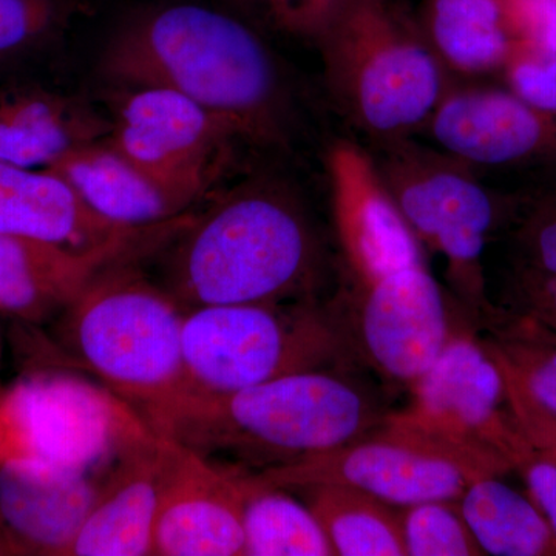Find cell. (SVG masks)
<instances>
[{
	"label": "cell",
	"mask_w": 556,
	"mask_h": 556,
	"mask_svg": "<svg viewBox=\"0 0 556 556\" xmlns=\"http://www.w3.org/2000/svg\"><path fill=\"white\" fill-rule=\"evenodd\" d=\"M104 477L0 455V529L11 555L67 556Z\"/></svg>",
	"instance_id": "cell-17"
},
{
	"label": "cell",
	"mask_w": 556,
	"mask_h": 556,
	"mask_svg": "<svg viewBox=\"0 0 556 556\" xmlns=\"http://www.w3.org/2000/svg\"><path fill=\"white\" fill-rule=\"evenodd\" d=\"M525 478L529 496L543 511L556 535V466L533 453L518 468Z\"/></svg>",
	"instance_id": "cell-35"
},
{
	"label": "cell",
	"mask_w": 556,
	"mask_h": 556,
	"mask_svg": "<svg viewBox=\"0 0 556 556\" xmlns=\"http://www.w3.org/2000/svg\"><path fill=\"white\" fill-rule=\"evenodd\" d=\"M101 72L121 89L177 91L243 144L285 148L291 102L268 46L223 11L175 3L131 16L113 33Z\"/></svg>",
	"instance_id": "cell-1"
},
{
	"label": "cell",
	"mask_w": 556,
	"mask_h": 556,
	"mask_svg": "<svg viewBox=\"0 0 556 556\" xmlns=\"http://www.w3.org/2000/svg\"><path fill=\"white\" fill-rule=\"evenodd\" d=\"M181 219L142 239L79 251L27 237L0 236V313L30 327L50 325L110 263L160 248Z\"/></svg>",
	"instance_id": "cell-16"
},
{
	"label": "cell",
	"mask_w": 556,
	"mask_h": 556,
	"mask_svg": "<svg viewBox=\"0 0 556 556\" xmlns=\"http://www.w3.org/2000/svg\"><path fill=\"white\" fill-rule=\"evenodd\" d=\"M525 50L556 54V0H504Z\"/></svg>",
	"instance_id": "cell-33"
},
{
	"label": "cell",
	"mask_w": 556,
	"mask_h": 556,
	"mask_svg": "<svg viewBox=\"0 0 556 556\" xmlns=\"http://www.w3.org/2000/svg\"><path fill=\"white\" fill-rule=\"evenodd\" d=\"M47 169L67 181L94 214L118 228H160L189 215L185 200L105 138L70 150Z\"/></svg>",
	"instance_id": "cell-20"
},
{
	"label": "cell",
	"mask_w": 556,
	"mask_h": 556,
	"mask_svg": "<svg viewBox=\"0 0 556 556\" xmlns=\"http://www.w3.org/2000/svg\"><path fill=\"white\" fill-rule=\"evenodd\" d=\"M500 371L506 387L508 408L517 422L519 433L538 456L556 466V413L527 393L514 376L501 368Z\"/></svg>",
	"instance_id": "cell-30"
},
{
	"label": "cell",
	"mask_w": 556,
	"mask_h": 556,
	"mask_svg": "<svg viewBox=\"0 0 556 556\" xmlns=\"http://www.w3.org/2000/svg\"><path fill=\"white\" fill-rule=\"evenodd\" d=\"M110 119L40 89L0 90V163L47 169L70 150L108 137Z\"/></svg>",
	"instance_id": "cell-21"
},
{
	"label": "cell",
	"mask_w": 556,
	"mask_h": 556,
	"mask_svg": "<svg viewBox=\"0 0 556 556\" xmlns=\"http://www.w3.org/2000/svg\"><path fill=\"white\" fill-rule=\"evenodd\" d=\"M67 13V0H0V58L49 35Z\"/></svg>",
	"instance_id": "cell-29"
},
{
	"label": "cell",
	"mask_w": 556,
	"mask_h": 556,
	"mask_svg": "<svg viewBox=\"0 0 556 556\" xmlns=\"http://www.w3.org/2000/svg\"><path fill=\"white\" fill-rule=\"evenodd\" d=\"M161 486V439L131 445L102 479L67 556H153Z\"/></svg>",
	"instance_id": "cell-18"
},
{
	"label": "cell",
	"mask_w": 556,
	"mask_h": 556,
	"mask_svg": "<svg viewBox=\"0 0 556 556\" xmlns=\"http://www.w3.org/2000/svg\"><path fill=\"white\" fill-rule=\"evenodd\" d=\"M457 504L484 555L556 556V535L543 511L501 477L471 482Z\"/></svg>",
	"instance_id": "cell-23"
},
{
	"label": "cell",
	"mask_w": 556,
	"mask_h": 556,
	"mask_svg": "<svg viewBox=\"0 0 556 556\" xmlns=\"http://www.w3.org/2000/svg\"><path fill=\"white\" fill-rule=\"evenodd\" d=\"M152 433L130 404L73 369H35L0 391V455L104 477L131 445Z\"/></svg>",
	"instance_id": "cell-8"
},
{
	"label": "cell",
	"mask_w": 556,
	"mask_h": 556,
	"mask_svg": "<svg viewBox=\"0 0 556 556\" xmlns=\"http://www.w3.org/2000/svg\"><path fill=\"white\" fill-rule=\"evenodd\" d=\"M387 416L368 388L325 369L229 393L179 391L146 420L207 459L262 471L348 444Z\"/></svg>",
	"instance_id": "cell-3"
},
{
	"label": "cell",
	"mask_w": 556,
	"mask_h": 556,
	"mask_svg": "<svg viewBox=\"0 0 556 556\" xmlns=\"http://www.w3.org/2000/svg\"><path fill=\"white\" fill-rule=\"evenodd\" d=\"M241 2L248 3V5H254L255 0H241Z\"/></svg>",
	"instance_id": "cell-38"
},
{
	"label": "cell",
	"mask_w": 556,
	"mask_h": 556,
	"mask_svg": "<svg viewBox=\"0 0 556 556\" xmlns=\"http://www.w3.org/2000/svg\"><path fill=\"white\" fill-rule=\"evenodd\" d=\"M399 511L408 556L484 555L457 501H427Z\"/></svg>",
	"instance_id": "cell-27"
},
{
	"label": "cell",
	"mask_w": 556,
	"mask_h": 556,
	"mask_svg": "<svg viewBox=\"0 0 556 556\" xmlns=\"http://www.w3.org/2000/svg\"><path fill=\"white\" fill-rule=\"evenodd\" d=\"M243 533V556H338L309 507L254 470L244 486Z\"/></svg>",
	"instance_id": "cell-25"
},
{
	"label": "cell",
	"mask_w": 556,
	"mask_h": 556,
	"mask_svg": "<svg viewBox=\"0 0 556 556\" xmlns=\"http://www.w3.org/2000/svg\"><path fill=\"white\" fill-rule=\"evenodd\" d=\"M422 130L471 167L556 164L555 113L511 90L448 89Z\"/></svg>",
	"instance_id": "cell-15"
},
{
	"label": "cell",
	"mask_w": 556,
	"mask_h": 556,
	"mask_svg": "<svg viewBox=\"0 0 556 556\" xmlns=\"http://www.w3.org/2000/svg\"><path fill=\"white\" fill-rule=\"evenodd\" d=\"M508 87L521 100L556 115V54L521 50L504 68Z\"/></svg>",
	"instance_id": "cell-31"
},
{
	"label": "cell",
	"mask_w": 556,
	"mask_h": 556,
	"mask_svg": "<svg viewBox=\"0 0 556 556\" xmlns=\"http://www.w3.org/2000/svg\"><path fill=\"white\" fill-rule=\"evenodd\" d=\"M325 169L346 283H369L427 265L422 243L388 190L371 150L353 139H336Z\"/></svg>",
	"instance_id": "cell-13"
},
{
	"label": "cell",
	"mask_w": 556,
	"mask_h": 556,
	"mask_svg": "<svg viewBox=\"0 0 556 556\" xmlns=\"http://www.w3.org/2000/svg\"><path fill=\"white\" fill-rule=\"evenodd\" d=\"M510 225L517 249L515 265L556 277V189L519 200Z\"/></svg>",
	"instance_id": "cell-28"
},
{
	"label": "cell",
	"mask_w": 556,
	"mask_h": 556,
	"mask_svg": "<svg viewBox=\"0 0 556 556\" xmlns=\"http://www.w3.org/2000/svg\"><path fill=\"white\" fill-rule=\"evenodd\" d=\"M354 358L334 300L204 306L188 311L182 324L189 391L229 393L283 376L340 369Z\"/></svg>",
	"instance_id": "cell-6"
},
{
	"label": "cell",
	"mask_w": 556,
	"mask_h": 556,
	"mask_svg": "<svg viewBox=\"0 0 556 556\" xmlns=\"http://www.w3.org/2000/svg\"><path fill=\"white\" fill-rule=\"evenodd\" d=\"M123 90L113 101L105 139L192 207L217 185L243 142L177 91Z\"/></svg>",
	"instance_id": "cell-11"
},
{
	"label": "cell",
	"mask_w": 556,
	"mask_h": 556,
	"mask_svg": "<svg viewBox=\"0 0 556 556\" xmlns=\"http://www.w3.org/2000/svg\"><path fill=\"white\" fill-rule=\"evenodd\" d=\"M508 308L532 314L556 329V277L514 266L507 280Z\"/></svg>",
	"instance_id": "cell-34"
},
{
	"label": "cell",
	"mask_w": 556,
	"mask_h": 556,
	"mask_svg": "<svg viewBox=\"0 0 556 556\" xmlns=\"http://www.w3.org/2000/svg\"><path fill=\"white\" fill-rule=\"evenodd\" d=\"M294 492L324 527L336 555L407 556L396 506L346 485H306Z\"/></svg>",
	"instance_id": "cell-24"
},
{
	"label": "cell",
	"mask_w": 556,
	"mask_h": 556,
	"mask_svg": "<svg viewBox=\"0 0 556 556\" xmlns=\"http://www.w3.org/2000/svg\"><path fill=\"white\" fill-rule=\"evenodd\" d=\"M131 255L110 263L51 321L54 365L97 379L142 417L185 390L186 311Z\"/></svg>",
	"instance_id": "cell-4"
},
{
	"label": "cell",
	"mask_w": 556,
	"mask_h": 556,
	"mask_svg": "<svg viewBox=\"0 0 556 556\" xmlns=\"http://www.w3.org/2000/svg\"><path fill=\"white\" fill-rule=\"evenodd\" d=\"M340 0H255L270 22L289 35L317 40L334 16Z\"/></svg>",
	"instance_id": "cell-32"
},
{
	"label": "cell",
	"mask_w": 556,
	"mask_h": 556,
	"mask_svg": "<svg viewBox=\"0 0 556 556\" xmlns=\"http://www.w3.org/2000/svg\"><path fill=\"white\" fill-rule=\"evenodd\" d=\"M412 402L387 420L452 450L481 477L518 471L533 455L519 433L503 375L471 327H457L430 368L409 387Z\"/></svg>",
	"instance_id": "cell-9"
},
{
	"label": "cell",
	"mask_w": 556,
	"mask_h": 556,
	"mask_svg": "<svg viewBox=\"0 0 556 556\" xmlns=\"http://www.w3.org/2000/svg\"><path fill=\"white\" fill-rule=\"evenodd\" d=\"M160 283L181 308L324 300L328 255L283 179L254 175L172 236Z\"/></svg>",
	"instance_id": "cell-2"
},
{
	"label": "cell",
	"mask_w": 556,
	"mask_h": 556,
	"mask_svg": "<svg viewBox=\"0 0 556 556\" xmlns=\"http://www.w3.org/2000/svg\"><path fill=\"white\" fill-rule=\"evenodd\" d=\"M2 358H3V340H2V331H0V375H2ZM0 391H2V387H0Z\"/></svg>",
	"instance_id": "cell-37"
},
{
	"label": "cell",
	"mask_w": 556,
	"mask_h": 556,
	"mask_svg": "<svg viewBox=\"0 0 556 556\" xmlns=\"http://www.w3.org/2000/svg\"><path fill=\"white\" fill-rule=\"evenodd\" d=\"M420 31L444 68L460 75L504 70L525 50L504 0H427Z\"/></svg>",
	"instance_id": "cell-22"
},
{
	"label": "cell",
	"mask_w": 556,
	"mask_h": 556,
	"mask_svg": "<svg viewBox=\"0 0 556 556\" xmlns=\"http://www.w3.org/2000/svg\"><path fill=\"white\" fill-rule=\"evenodd\" d=\"M316 42L336 108L371 144L422 130L448 91L422 31L388 0H340Z\"/></svg>",
	"instance_id": "cell-5"
},
{
	"label": "cell",
	"mask_w": 556,
	"mask_h": 556,
	"mask_svg": "<svg viewBox=\"0 0 556 556\" xmlns=\"http://www.w3.org/2000/svg\"><path fill=\"white\" fill-rule=\"evenodd\" d=\"M334 300L354 354L393 382L412 387L455 332L448 298L427 265L364 285L343 281Z\"/></svg>",
	"instance_id": "cell-12"
},
{
	"label": "cell",
	"mask_w": 556,
	"mask_h": 556,
	"mask_svg": "<svg viewBox=\"0 0 556 556\" xmlns=\"http://www.w3.org/2000/svg\"><path fill=\"white\" fill-rule=\"evenodd\" d=\"M161 228L164 226L118 228L94 214L53 172L0 163V236L27 237L89 251L142 239Z\"/></svg>",
	"instance_id": "cell-19"
},
{
	"label": "cell",
	"mask_w": 556,
	"mask_h": 556,
	"mask_svg": "<svg viewBox=\"0 0 556 556\" xmlns=\"http://www.w3.org/2000/svg\"><path fill=\"white\" fill-rule=\"evenodd\" d=\"M372 159L402 215L424 248L445 260L455 305L473 331L495 313L486 292V241L514 218L519 199H497L473 167L412 138L371 144Z\"/></svg>",
	"instance_id": "cell-7"
},
{
	"label": "cell",
	"mask_w": 556,
	"mask_h": 556,
	"mask_svg": "<svg viewBox=\"0 0 556 556\" xmlns=\"http://www.w3.org/2000/svg\"><path fill=\"white\" fill-rule=\"evenodd\" d=\"M0 555H11L9 544H7L5 536H3L2 529H0Z\"/></svg>",
	"instance_id": "cell-36"
},
{
	"label": "cell",
	"mask_w": 556,
	"mask_h": 556,
	"mask_svg": "<svg viewBox=\"0 0 556 556\" xmlns=\"http://www.w3.org/2000/svg\"><path fill=\"white\" fill-rule=\"evenodd\" d=\"M269 484L353 486L391 506L407 507L427 501H457L481 477L452 450L424 434L383 420L364 437L266 470L257 471Z\"/></svg>",
	"instance_id": "cell-10"
},
{
	"label": "cell",
	"mask_w": 556,
	"mask_h": 556,
	"mask_svg": "<svg viewBox=\"0 0 556 556\" xmlns=\"http://www.w3.org/2000/svg\"><path fill=\"white\" fill-rule=\"evenodd\" d=\"M160 434L153 556H243L249 468L219 464Z\"/></svg>",
	"instance_id": "cell-14"
},
{
	"label": "cell",
	"mask_w": 556,
	"mask_h": 556,
	"mask_svg": "<svg viewBox=\"0 0 556 556\" xmlns=\"http://www.w3.org/2000/svg\"><path fill=\"white\" fill-rule=\"evenodd\" d=\"M477 334L497 367L556 413V329L532 314L496 305Z\"/></svg>",
	"instance_id": "cell-26"
}]
</instances>
